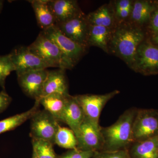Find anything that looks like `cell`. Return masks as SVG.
I'll return each mask as SVG.
<instances>
[{
    "instance_id": "9",
    "label": "cell",
    "mask_w": 158,
    "mask_h": 158,
    "mask_svg": "<svg viewBox=\"0 0 158 158\" xmlns=\"http://www.w3.org/2000/svg\"><path fill=\"white\" fill-rule=\"evenodd\" d=\"M77 149L93 152L101 151L104 141L101 127L96 125L85 117L77 136Z\"/></svg>"
},
{
    "instance_id": "25",
    "label": "cell",
    "mask_w": 158,
    "mask_h": 158,
    "mask_svg": "<svg viewBox=\"0 0 158 158\" xmlns=\"http://www.w3.org/2000/svg\"><path fill=\"white\" fill-rule=\"evenodd\" d=\"M133 2L131 0H119L115 2L113 10L116 19L123 22L131 16Z\"/></svg>"
},
{
    "instance_id": "30",
    "label": "cell",
    "mask_w": 158,
    "mask_h": 158,
    "mask_svg": "<svg viewBox=\"0 0 158 158\" xmlns=\"http://www.w3.org/2000/svg\"><path fill=\"white\" fill-rule=\"evenodd\" d=\"M149 28L152 33L158 29V2L152 15L149 22Z\"/></svg>"
},
{
    "instance_id": "31",
    "label": "cell",
    "mask_w": 158,
    "mask_h": 158,
    "mask_svg": "<svg viewBox=\"0 0 158 158\" xmlns=\"http://www.w3.org/2000/svg\"><path fill=\"white\" fill-rule=\"evenodd\" d=\"M151 40L153 44L158 46V29L152 33Z\"/></svg>"
},
{
    "instance_id": "33",
    "label": "cell",
    "mask_w": 158,
    "mask_h": 158,
    "mask_svg": "<svg viewBox=\"0 0 158 158\" xmlns=\"http://www.w3.org/2000/svg\"><path fill=\"white\" fill-rule=\"evenodd\" d=\"M32 158H36V157L34 156H32Z\"/></svg>"
},
{
    "instance_id": "4",
    "label": "cell",
    "mask_w": 158,
    "mask_h": 158,
    "mask_svg": "<svg viewBox=\"0 0 158 158\" xmlns=\"http://www.w3.org/2000/svg\"><path fill=\"white\" fill-rule=\"evenodd\" d=\"M158 136V110L138 109L133 125L134 142Z\"/></svg>"
},
{
    "instance_id": "22",
    "label": "cell",
    "mask_w": 158,
    "mask_h": 158,
    "mask_svg": "<svg viewBox=\"0 0 158 158\" xmlns=\"http://www.w3.org/2000/svg\"><path fill=\"white\" fill-rule=\"evenodd\" d=\"M40 102L36 101L34 106L30 110L23 113L16 114L0 121V135L12 131L21 125L39 110Z\"/></svg>"
},
{
    "instance_id": "16",
    "label": "cell",
    "mask_w": 158,
    "mask_h": 158,
    "mask_svg": "<svg viewBox=\"0 0 158 158\" xmlns=\"http://www.w3.org/2000/svg\"><path fill=\"white\" fill-rule=\"evenodd\" d=\"M127 150L130 158H158V136L134 142Z\"/></svg>"
},
{
    "instance_id": "3",
    "label": "cell",
    "mask_w": 158,
    "mask_h": 158,
    "mask_svg": "<svg viewBox=\"0 0 158 158\" xmlns=\"http://www.w3.org/2000/svg\"><path fill=\"white\" fill-rule=\"evenodd\" d=\"M40 33L53 41L60 50L62 55V69L73 68L87 51V49L62 34L56 25L52 26Z\"/></svg>"
},
{
    "instance_id": "8",
    "label": "cell",
    "mask_w": 158,
    "mask_h": 158,
    "mask_svg": "<svg viewBox=\"0 0 158 158\" xmlns=\"http://www.w3.org/2000/svg\"><path fill=\"white\" fill-rule=\"evenodd\" d=\"M29 49L49 67L62 69V55L53 41L40 33L36 39L29 46Z\"/></svg>"
},
{
    "instance_id": "19",
    "label": "cell",
    "mask_w": 158,
    "mask_h": 158,
    "mask_svg": "<svg viewBox=\"0 0 158 158\" xmlns=\"http://www.w3.org/2000/svg\"><path fill=\"white\" fill-rule=\"evenodd\" d=\"M114 29L89 25L88 47H97L106 52H109L110 40Z\"/></svg>"
},
{
    "instance_id": "18",
    "label": "cell",
    "mask_w": 158,
    "mask_h": 158,
    "mask_svg": "<svg viewBox=\"0 0 158 158\" xmlns=\"http://www.w3.org/2000/svg\"><path fill=\"white\" fill-rule=\"evenodd\" d=\"M90 25L101 26L110 28L116 27V19L113 9L109 5H103L86 15Z\"/></svg>"
},
{
    "instance_id": "10",
    "label": "cell",
    "mask_w": 158,
    "mask_h": 158,
    "mask_svg": "<svg viewBox=\"0 0 158 158\" xmlns=\"http://www.w3.org/2000/svg\"><path fill=\"white\" fill-rule=\"evenodd\" d=\"M65 36L74 42L88 48L89 24L83 11L65 22L56 25Z\"/></svg>"
},
{
    "instance_id": "27",
    "label": "cell",
    "mask_w": 158,
    "mask_h": 158,
    "mask_svg": "<svg viewBox=\"0 0 158 158\" xmlns=\"http://www.w3.org/2000/svg\"><path fill=\"white\" fill-rule=\"evenodd\" d=\"M92 158H130L127 150L94 152Z\"/></svg>"
},
{
    "instance_id": "2",
    "label": "cell",
    "mask_w": 158,
    "mask_h": 158,
    "mask_svg": "<svg viewBox=\"0 0 158 158\" xmlns=\"http://www.w3.org/2000/svg\"><path fill=\"white\" fill-rule=\"evenodd\" d=\"M144 38V32L136 25L121 24L114 29L109 48L132 69L137 49Z\"/></svg>"
},
{
    "instance_id": "28",
    "label": "cell",
    "mask_w": 158,
    "mask_h": 158,
    "mask_svg": "<svg viewBox=\"0 0 158 158\" xmlns=\"http://www.w3.org/2000/svg\"><path fill=\"white\" fill-rule=\"evenodd\" d=\"M94 152L78 149L69 150L58 158H92Z\"/></svg>"
},
{
    "instance_id": "5",
    "label": "cell",
    "mask_w": 158,
    "mask_h": 158,
    "mask_svg": "<svg viewBox=\"0 0 158 158\" xmlns=\"http://www.w3.org/2000/svg\"><path fill=\"white\" fill-rule=\"evenodd\" d=\"M31 119L30 135L32 139L44 140L55 144L59 125L54 116L44 109L37 111Z\"/></svg>"
},
{
    "instance_id": "24",
    "label": "cell",
    "mask_w": 158,
    "mask_h": 158,
    "mask_svg": "<svg viewBox=\"0 0 158 158\" xmlns=\"http://www.w3.org/2000/svg\"><path fill=\"white\" fill-rule=\"evenodd\" d=\"M33 156L37 158H58L53 149V144L49 141L32 139Z\"/></svg>"
},
{
    "instance_id": "1",
    "label": "cell",
    "mask_w": 158,
    "mask_h": 158,
    "mask_svg": "<svg viewBox=\"0 0 158 158\" xmlns=\"http://www.w3.org/2000/svg\"><path fill=\"white\" fill-rule=\"evenodd\" d=\"M137 108L128 109L115 123L107 127H101L103 138L101 151H116L127 150L132 144L133 125Z\"/></svg>"
},
{
    "instance_id": "20",
    "label": "cell",
    "mask_w": 158,
    "mask_h": 158,
    "mask_svg": "<svg viewBox=\"0 0 158 158\" xmlns=\"http://www.w3.org/2000/svg\"><path fill=\"white\" fill-rule=\"evenodd\" d=\"M48 2V0L28 1L34 9L38 25L42 31L56 24Z\"/></svg>"
},
{
    "instance_id": "14",
    "label": "cell",
    "mask_w": 158,
    "mask_h": 158,
    "mask_svg": "<svg viewBox=\"0 0 158 158\" xmlns=\"http://www.w3.org/2000/svg\"><path fill=\"white\" fill-rule=\"evenodd\" d=\"M48 4L56 24L69 20L82 11L75 0H48Z\"/></svg>"
},
{
    "instance_id": "11",
    "label": "cell",
    "mask_w": 158,
    "mask_h": 158,
    "mask_svg": "<svg viewBox=\"0 0 158 158\" xmlns=\"http://www.w3.org/2000/svg\"><path fill=\"white\" fill-rule=\"evenodd\" d=\"M47 69L30 71L17 75L20 87L27 96L39 101L42 97L44 85L48 74Z\"/></svg>"
},
{
    "instance_id": "12",
    "label": "cell",
    "mask_w": 158,
    "mask_h": 158,
    "mask_svg": "<svg viewBox=\"0 0 158 158\" xmlns=\"http://www.w3.org/2000/svg\"><path fill=\"white\" fill-rule=\"evenodd\" d=\"M9 54L17 75L49 67L41 59L32 53L28 47H17Z\"/></svg>"
},
{
    "instance_id": "17",
    "label": "cell",
    "mask_w": 158,
    "mask_h": 158,
    "mask_svg": "<svg viewBox=\"0 0 158 158\" xmlns=\"http://www.w3.org/2000/svg\"><path fill=\"white\" fill-rule=\"evenodd\" d=\"M68 94L65 95L59 93L51 94L41 98L38 101L44 110L52 115L57 121L62 122L66 98Z\"/></svg>"
},
{
    "instance_id": "29",
    "label": "cell",
    "mask_w": 158,
    "mask_h": 158,
    "mask_svg": "<svg viewBox=\"0 0 158 158\" xmlns=\"http://www.w3.org/2000/svg\"><path fill=\"white\" fill-rule=\"evenodd\" d=\"M12 101V98L6 93V90L0 92V113H2L9 107Z\"/></svg>"
},
{
    "instance_id": "21",
    "label": "cell",
    "mask_w": 158,
    "mask_h": 158,
    "mask_svg": "<svg viewBox=\"0 0 158 158\" xmlns=\"http://www.w3.org/2000/svg\"><path fill=\"white\" fill-rule=\"evenodd\" d=\"M157 3L148 0L134 2L131 17L135 25L141 26L149 22Z\"/></svg>"
},
{
    "instance_id": "32",
    "label": "cell",
    "mask_w": 158,
    "mask_h": 158,
    "mask_svg": "<svg viewBox=\"0 0 158 158\" xmlns=\"http://www.w3.org/2000/svg\"><path fill=\"white\" fill-rule=\"evenodd\" d=\"M3 4H4V1L0 0V13L3 9Z\"/></svg>"
},
{
    "instance_id": "23",
    "label": "cell",
    "mask_w": 158,
    "mask_h": 158,
    "mask_svg": "<svg viewBox=\"0 0 158 158\" xmlns=\"http://www.w3.org/2000/svg\"><path fill=\"white\" fill-rule=\"evenodd\" d=\"M55 144L66 149H76L77 147V140L70 129L59 125L55 136Z\"/></svg>"
},
{
    "instance_id": "13",
    "label": "cell",
    "mask_w": 158,
    "mask_h": 158,
    "mask_svg": "<svg viewBox=\"0 0 158 158\" xmlns=\"http://www.w3.org/2000/svg\"><path fill=\"white\" fill-rule=\"evenodd\" d=\"M85 117L81 107L75 96L68 94L66 98L62 122L69 127L76 137Z\"/></svg>"
},
{
    "instance_id": "26",
    "label": "cell",
    "mask_w": 158,
    "mask_h": 158,
    "mask_svg": "<svg viewBox=\"0 0 158 158\" xmlns=\"http://www.w3.org/2000/svg\"><path fill=\"white\" fill-rule=\"evenodd\" d=\"M15 71L10 54L0 56V86L6 90L5 84L7 77L11 72Z\"/></svg>"
},
{
    "instance_id": "15",
    "label": "cell",
    "mask_w": 158,
    "mask_h": 158,
    "mask_svg": "<svg viewBox=\"0 0 158 158\" xmlns=\"http://www.w3.org/2000/svg\"><path fill=\"white\" fill-rule=\"evenodd\" d=\"M65 70L59 68L56 70L48 71L44 85L41 98L55 93L65 95L69 94Z\"/></svg>"
},
{
    "instance_id": "6",
    "label": "cell",
    "mask_w": 158,
    "mask_h": 158,
    "mask_svg": "<svg viewBox=\"0 0 158 158\" xmlns=\"http://www.w3.org/2000/svg\"><path fill=\"white\" fill-rule=\"evenodd\" d=\"M132 69L145 76L157 74L158 46L144 40L137 49Z\"/></svg>"
},
{
    "instance_id": "7",
    "label": "cell",
    "mask_w": 158,
    "mask_h": 158,
    "mask_svg": "<svg viewBox=\"0 0 158 158\" xmlns=\"http://www.w3.org/2000/svg\"><path fill=\"white\" fill-rule=\"evenodd\" d=\"M119 93V90H116L105 94H80L75 96L81 107L85 117L99 126V120L103 109L110 100Z\"/></svg>"
}]
</instances>
